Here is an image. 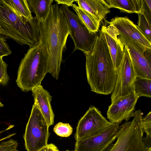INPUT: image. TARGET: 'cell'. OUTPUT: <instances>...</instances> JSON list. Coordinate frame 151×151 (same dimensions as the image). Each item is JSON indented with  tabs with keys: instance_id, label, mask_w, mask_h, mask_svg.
I'll return each instance as SVG.
<instances>
[{
	"instance_id": "obj_2",
	"label": "cell",
	"mask_w": 151,
	"mask_h": 151,
	"mask_svg": "<svg viewBox=\"0 0 151 151\" xmlns=\"http://www.w3.org/2000/svg\"><path fill=\"white\" fill-rule=\"evenodd\" d=\"M84 54L87 78L91 91L104 95L111 93L115 86L117 73L101 28L93 48Z\"/></svg>"
},
{
	"instance_id": "obj_3",
	"label": "cell",
	"mask_w": 151,
	"mask_h": 151,
	"mask_svg": "<svg viewBox=\"0 0 151 151\" xmlns=\"http://www.w3.org/2000/svg\"><path fill=\"white\" fill-rule=\"evenodd\" d=\"M0 33L30 47L40 42L39 22L36 17L27 21L4 0H0Z\"/></svg>"
},
{
	"instance_id": "obj_10",
	"label": "cell",
	"mask_w": 151,
	"mask_h": 151,
	"mask_svg": "<svg viewBox=\"0 0 151 151\" xmlns=\"http://www.w3.org/2000/svg\"><path fill=\"white\" fill-rule=\"evenodd\" d=\"M136 77L131 58L124 47L123 57L117 72L115 86L111 96V102L134 90Z\"/></svg>"
},
{
	"instance_id": "obj_25",
	"label": "cell",
	"mask_w": 151,
	"mask_h": 151,
	"mask_svg": "<svg viewBox=\"0 0 151 151\" xmlns=\"http://www.w3.org/2000/svg\"><path fill=\"white\" fill-rule=\"evenodd\" d=\"M7 65L0 57V85H6L8 83L9 78L7 72Z\"/></svg>"
},
{
	"instance_id": "obj_27",
	"label": "cell",
	"mask_w": 151,
	"mask_h": 151,
	"mask_svg": "<svg viewBox=\"0 0 151 151\" xmlns=\"http://www.w3.org/2000/svg\"><path fill=\"white\" fill-rule=\"evenodd\" d=\"M142 13L151 24V0H142Z\"/></svg>"
},
{
	"instance_id": "obj_34",
	"label": "cell",
	"mask_w": 151,
	"mask_h": 151,
	"mask_svg": "<svg viewBox=\"0 0 151 151\" xmlns=\"http://www.w3.org/2000/svg\"><path fill=\"white\" fill-rule=\"evenodd\" d=\"M146 151H151V147H149Z\"/></svg>"
},
{
	"instance_id": "obj_1",
	"label": "cell",
	"mask_w": 151,
	"mask_h": 151,
	"mask_svg": "<svg viewBox=\"0 0 151 151\" xmlns=\"http://www.w3.org/2000/svg\"><path fill=\"white\" fill-rule=\"evenodd\" d=\"M39 27L40 42L49 62V73L58 79L70 33L66 19L58 4H52L47 17L39 22Z\"/></svg>"
},
{
	"instance_id": "obj_29",
	"label": "cell",
	"mask_w": 151,
	"mask_h": 151,
	"mask_svg": "<svg viewBox=\"0 0 151 151\" xmlns=\"http://www.w3.org/2000/svg\"><path fill=\"white\" fill-rule=\"evenodd\" d=\"M143 113L141 110H139L134 111L133 114V117L136 120L139 127L143 135L144 132L143 130L142 126V119Z\"/></svg>"
},
{
	"instance_id": "obj_33",
	"label": "cell",
	"mask_w": 151,
	"mask_h": 151,
	"mask_svg": "<svg viewBox=\"0 0 151 151\" xmlns=\"http://www.w3.org/2000/svg\"><path fill=\"white\" fill-rule=\"evenodd\" d=\"M11 128H12V127H8L7 128H6V129H5L3 130H1V131H0V134H1L2 133L5 132L6 130L10 129Z\"/></svg>"
},
{
	"instance_id": "obj_18",
	"label": "cell",
	"mask_w": 151,
	"mask_h": 151,
	"mask_svg": "<svg viewBox=\"0 0 151 151\" xmlns=\"http://www.w3.org/2000/svg\"><path fill=\"white\" fill-rule=\"evenodd\" d=\"M31 11L39 22L45 19L49 13L52 0H27Z\"/></svg>"
},
{
	"instance_id": "obj_7",
	"label": "cell",
	"mask_w": 151,
	"mask_h": 151,
	"mask_svg": "<svg viewBox=\"0 0 151 151\" xmlns=\"http://www.w3.org/2000/svg\"><path fill=\"white\" fill-rule=\"evenodd\" d=\"M60 8L68 25L70 35L74 44L73 52L79 50L84 53L91 50L96 40L98 32H91L80 20L77 15L68 6L61 4Z\"/></svg>"
},
{
	"instance_id": "obj_28",
	"label": "cell",
	"mask_w": 151,
	"mask_h": 151,
	"mask_svg": "<svg viewBox=\"0 0 151 151\" xmlns=\"http://www.w3.org/2000/svg\"><path fill=\"white\" fill-rule=\"evenodd\" d=\"M12 51L5 39L0 36V57L10 55Z\"/></svg>"
},
{
	"instance_id": "obj_13",
	"label": "cell",
	"mask_w": 151,
	"mask_h": 151,
	"mask_svg": "<svg viewBox=\"0 0 151 151\" xmlns=\"http://www.w3.org/2000/svg\"><path fill=\"white\" fill-rule=\"evenodd\" d=\"M112 62L117 73L124 54V45L119 36V32L113 26H102Z\"/></svg>"
},
{
	"instance_id": "obj_9",
	"label": "cell",
	"mask_w": 151,
	"mask_h": 151,
	"mask_svg": "<svg viewBox=\"0 0 151 151\" xmlns=\"http://www.w3.org/2000/svg\"><path fill=\"white\" fill-rule=\"evenodd\" d=\"M113 124L103 116L97 108L91 105L78 121L75 135L76 140L96 135Z\"/></svg>"
},
{
	"instance_id": "obj_8",
	"label": "cell",
	"mask_w": 151,
	"mask_h": 151,
	"mask_svg": "<svg viewBox=\"0 0 151 151\" xmlns=\"http://www.w3.org/2000/svg\"><path fill=\"white\" fill-rule=\"evenodd\" d=\"M119 36L128 51L137 77L151 79V49L119 32Z\"/></svg>"
},
{
	"instance_id": "obj_16",
	"label": "cell",
	"mask_w": 151,
	"mask_h": 151,
	"mask_svg": "<svg viewBox=\"0 0 151 151\" xmlns=\"http://www.w3.org/2000/svg\"><path fill=\"white\" fill-rule=\"evenodd\" d=\"M78 6L92 15L99 22L110 12L103 0H76Z\"/></svg>"
},
{
	"instance_id": "obj_31",
	"label": "cell",
	"mask_w": 151,
	"mask_h": 151,
	"mask_svg": "<svg viewBox=\"0 0 151 151\" xmlns=\"http://www.w3.org/2000/svg\"><path fill=\"white\" fill-rule=\"evenodd\" d=\"M48 151H60L54 144L51 143L47 145Z\"/></svg>"
},
{
	"instance_id": "obj_12",
	"label": "cell",
	"mask_w": 151,
	"mask_h": 151,
	"mask_svg": "<svg viewBox=\"0 0 151 151\" xmlns=\"http://www.w3.org/2000/svg\"><path fill=\"white\" fill-rule=\"evenodd\" d=\"M139 98L134 90L112 102L107 112V118L109 121L119 124L124 120L128 121L133 117L135 106Z\"/></svg>"
},
{
	"instance_id": "obj_5",
	"label": "cell",
	"mask_w": 151,
	"mask_h": 151,
	"mask_svg": "<svg viewBox=\"0 0 151 151\" xmlns=\"http://www.w3.org/2000/svg\"><path fill=\"white\" fill-rule=\"evenodd\" d=\"M49 127L39 109L34 104L23 137L27 151H37L47 145Z\"/></svg>"
},
{
	"instance_id": "obj_24",
	"label": "cell",
	"mask_w": 151,
	"mask_h": 151,
	"mask_svg": "<svg viewBox=\"0 0 151 151\" xmlns=\"http://www.w3.org/2000/svg\"><path fill=\"white\" fill-rule=\"evenodd\" d=\"M53 131L58 136L63 137L69 136L72 134V127L68 123L59 122L53 128Z\"/></svg>"
},
{
	"instance_id": "obj_11",
	"label": "cell",
	"mask_w": 151,
	"mask_h": 151,
	"mask_svg": "<svg viewBox=\"0 0 151 151\" xmlns=\"http://www.w3.org/2000/svg\"><path fill=\"white\" fill-rule=\"evenodd\" d=\"M119 124H113L96 135L76 140L74 151H106L116 139Z\"/></svg>"
},
{
	"instance_id": "obj_30",
	"label": "cell",
	"mask_w": 151,
	"mask_h": 151,
	"mask_svg": "<svg viewBox=\"0 0 151 151\" xmlns=\"http://www.w3.org/2000/svg\"><path fill=\"white\" fill-rule=\"evenodd\" d=\"M57 4L65 5L67 6H72L73 3L76 0H55Z\"/></svg>"
},
{
	"instance_id": "obj_35",
	"label": "cell",
	"mask_w": 151,
	"mask_h": 151,
	"mask_svg": "<svg viewBox=\"0 0 151 151\" xmlns=\"http://www.w3.org/2000/svg\"><path fill=\"white\" fill-rule=\"evenodd\" d=\"M3 106V105L0 101V107H2Z\"/></svg>"
},
{
	"instance_id": "obj_15",
	"label": "cell",
	"mask_w": 151,
	"mask_h": 151,
	"mask_svg": "<svg viewBox=\"0 0 151 151\" xmlns=\"http://www.w3.org/2000/svg\"><path fill=\"white\" fill-rule=\"evenodd\" d=\"M31 91L34 104L38 106L49 126L52 125L54 114L51 104L52 97L41 85L33 88Z\"/></svg>"
},
{
	"instance_id": "obj_37",
	"label": "cell",
	"mask_w": 151,
	"mask_h": 151,
	"mask_svg": "<svg viewBox=\"0 0 151 151\" xmlns=\"http://www.w3.org/2000/svg\"><path fill=\"white\" fill-rule=\"evenodd\" d=\"M19 151L17 150H16V151Z\"/></svg>"
},
{
	"instance_id": "obj_39",
	"label": "cell",
	"mask_w": 151,
	"mask_h": 151,
	"mask_svg": "<svg viewBox=\"0 0 151 151\" xmlns=\"http://www.w3.org/2000/svg\"></svg>"
},
{
	"instance_id": "obj_22",
	"label": "cell",
	"mask_w": 151,
	"mask_h": 151,
	"mask_svg": "<svg viewBox=\"0 0 151 151\" xmlns=\"http://www.w3.org/2000/svg\"><path fill=\"white\" fill-rule=\"evenodd\" d=\"M138 14V19L137 26L146 39L151 43V24L142 13Z\"/></svg>"
},
{
	"instance_id": "obj_20",
	"label": "cell",
	"mask_w": 151,
	"mask_h": 151,
	"mask_svg": "<svg viewBox=\"0 0 151 151\" xmlns=\"http://www.w3.org/2000/svg\"><path fill=\"white\" fill-rule=\"evenodd\" d=\"M4 0L27 21H30L32 18L27 0Z\"/></svg>"
},
{
	"instance_id": "obj_38",
	"label": "cell",
	"mask_w": 151,
	"mask_h": 151,
	"mask_svg": "<svg viewBox=\"0 0 151 151\" xmlns=\"http://www.w3.org/2000/svg\"><path fill=\"white\" fill-rule=\"evenodd\" d=\"M66 151H70L67 150H66Z\"/></svg>"
},
{
	"instance_id": "obj_14",
	"label": "cell",
	"mask_w": 151,
	"mask_h": 151,
	"mask_svg": "<svg viewBox=\"0 0 151 151\" xmlns=\"http://www.w3.org/2000/svg\"><path fill=\"white\" fill-rule=\"evenodd\" d=\"M108 22L109 25L114 27L119 32L144 46L151 49V43L146 39L137 25L127 17H116Z\"/></svg>"
},
{
	"instance_id": "obj_36",
	"label": "cell",
	"mask_w": 151,
	"mask_h": 151,
	"mask_svg": "<svg viewBox=\"0 0 151 151\" xmlns=\"http://www.w3.org/2000/svg\"><path fill=\"white\" fill-rule=\"evenodd\" d=\"M4 138H2V139H0V142H1V141H3V140H4Z\"/></svg>"
},
{
	"instance_id": "obj_23",
	"label": "cell",
	"mask_w": 151,
	"mask_h": 151,
	"mask_svg": "<svg viewBox=\"0 0 151 151\" xmlns=\"http://www.w3.org/2000/svg\"><path fill=\"white\" fill-rule=\"evenodd\" d=\"M142 129L146 135L145 140L148 147V144L151 146V112L150 111L145 116H142Z\"/></svg>"
},
{
	"instance_id": "obj_4",
	"label": "cell",
	"mask_w": 151,
	"mask_h": 151,
	"mask_svg": "<svg viewBox=\"0 0 151 151\" xmlns=\"http://www.w3.org/2000/svg\"><path fill=\"white\" fill-rule=\"evenodd\" d=\"M49 70L48 60L41 42L30 47L22 59L16 82L22 91L27 92L41 85Z\"/></svg>"
},
{
	"instance_id": "obj_6",
	"label": "cell",
	"mask_w": 151,
	"mask_h": 151,
	"mask_svg": "<svg viewBox=\"0 0 151 151\" xmlns=\"http://www.w3.org/2000/svg\"><path fill=\"white\" fill-rule=\"evenodd\" d=\"M148 147L134 118L119 126L116 142L106 151H146Z\"/></svg>"
},
{
	"instance_id": "obj_19",
	"label": "cell",
	"mask_w": 151,
	"mask_h": 151,
	"mask_svg": "<svg viewBox=\"0 0 151 151\" xmlns=\"http://www.w3.org/2000/svg\"><path fill=\"white\" fill-rule=\"evenodd\" d=\"M72 8L78 17L91 33H97L99 30L100 22L92 15L83 9L73 4Z\"/></svg>"
},
{
	"instance_id": "obj_26",
	"label": "cell",
	"mask_w": 151,
	"mask_h": 151,
	"mask_svg": "<svg viewBox=\"0 0 151 151\" xmlns=\"http://www.w3.org/2000/svg\"><path fill=\"white\" fill-rule=\"evenodd\" d=\"M17 142L11 139L8 140L0 142V151H15L18 146Z\"/></svg>"
},
{
	"instance_id": "obj_21",
	"label": "cell",
	"mask_w": 151,
	"mask_h": 151,
	"mask_svg": "<svg viewBox=\"0 0 151 151\" xmlns=\"http://www.w3.org/2000/svg\"><path fill=\"white\" fill-rule=\"evenodd\" d=\"M151 79L137 77L134 84V91L139 97L151 98Z\"/></svg>"
},
{
	"instance_id": "obj_17",
	"label": "cell",
	"mask_w": 151,
	"mask_h": 151,
	"mask_svg": "<svg viewBox=\"0 0 151 151\" xmlns=\"http://www.w3.org/2000/svg\"><path fill=\"white\" fill-rule=\"evenodd\" d=\"M109 9L117 8L121 12L129 13H142V0H103Z\"/></svg>"
},
{
	"instance_id": "obj_32",
	"label": "cell",
	"mask_w": 151,
	"mask_h": 151,
	"mask_svg": "<svg viewBox=\"0 0 151 151\" xmlns=\"http://www.w3.org/2000/svg\"><path fill=\"white\" fill-rule=\"evenodd\" d=\"M37 151H48L47 146H45Z\"/></svg>"
}]
</instances>
